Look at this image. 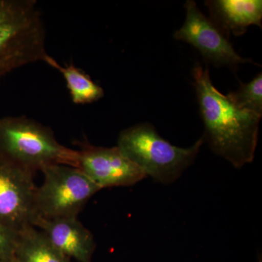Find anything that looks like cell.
I'll use <instances>...</instances> for the list:
<instances>
[{
  "instance_id": "cell-6",
  "label": "cell",
  "mask_w": 262,
  "mask_h": 262,
  "mask_svg": "<svg viewBox=\"0 0 262 262\" xmlns=\"http://www.w3.org/2000/svg\"><path fill=\"white\" fill-rule=\"evenodd\" d=\"M184 8L187 18L182 28L175 32V39L190 44L207 61L215 67L226 66L236 69L241 63L249 62L239 56L229 38L202 13L195 2L188 0Z\"/></svg>"
},
{
  "instance_id": "cell-14",
  "label": "cell",
  "mask_w": 262,
  "mask_h": 262,
  "mask_svg": "<svg viewBox=\"0 0 262 262\" xmlns=\"http://www.w3.org/2000/svg\"><path fill=\"white\" fill-rule=\"evenodd\" d=\"M18 230L0 224V261H11L14 258Z\"/></svg>"
},
{
  "instance_id": "cell-8",
  "label": "cell",
  "mask_w": 262,
  "mask_h": 262,
  "mask_svg": "<svg viewBox=\"0 0 262 262\" xmlns=\"http://www.w3.org/2000/svg\"><path fill=\"white\" fill-rule=\"evenodd\" d=\"M34 173L0 160V224L20 230L35 219Z\"/></svg>"
},
{
  "instance_id": "cell-12",
  "label": "cell",
  "mask_w": 262,
  "mask_h": 262,
  "mask_svg": "<svg viewBox=\"0 0 262 262\" xmlns=\"http://www.w3.org/2000/svg\"><path fill=\"white\" fill-rule=\"evenodd\" d=\"M45 63L58 71L63 76L72 102L75 104H89L98 101L104 96L102 88L73 63L62 66L49 55Z\"/></svg>"
},
{
  "instance_id": "cell-15",
  "label": "cell",
  "mask_w": 262,
  "mask_h": 262,
  "mask_svg": "<svg viewBox=\"0 0 262 262\" xmlns=\"http://www.w3.org/2000/svg\"><path fill=\"white\" fill-rule=\"evenodd\" d=\"M11 262H20V261H19L17 259V258H15L14 256V258H13V259H12Z\"/></svg>"
},
{
  "instance_id": "cell-9",
  "label": "cell",
  "mask_w": 262,
  "mask_h": 262,
  "mask_svg": "<svg viewBox=\"0 0 262 262\" xmlns=\"http://www.w3.org/2000/svg\"><path fill=\"white\" fill-rule=\"evenodd\" d=\"M32 226L38 227L67 258H75L79 262H91L96 248L94 237L77 217L54 220L36 217Z\"/></svg>"
},
{
  "instance_id": "cell-13",
  "label": "cell",
  "mask_w": 262,
  "mask_h": 262,
  "mask_svg": "<svg viewBox=\"0 0 262 262\" xmlns=\"http://www.w3.org/2000/svg\"><path fill=\"white\" fill-rule=\"evenodd\" d=\"M236 107L262 116V74H258L248 83H241L238 89L227 95Z\"/></svg>"
},
{
  "instance_id": "cell-4",
  "label": "cell",
  "mask_w": 262,
  "mask_h": 262,
  "mask_svg": "<svg viewBox=\"0 0 262 262\" xmlns=\"http://www.w3.org/2000/svg\"><path fill=\"white\" fill-rule=\"evenodd\" d=\"M204 141L202 137L190 147H178L161 137L151 124L141 123L122 130L117 146L146 177L168 185L192 165Z\"/></svg>"
},
{
  "instance_id": "cell-5",
  "label": "cell",
  "mask_w": 262,
  "mask_h": 262,
  "mask_svg": "<svg viewBox=\"0 0 262 262\" xmlns=\"http://www.w3.org/2000/svg\"><path fill=\"white\" fill-rule=\"evenodd\" d=\"M42 171L44 182L34 196L35 218L77 217L88 201L101 190L77 167L53 165Z\"/></svg>"
},
{
  "instance_id": "cell-2",
  "label": "cell",
  "mask_w": 262,
  "mask_h": 262,
  "mask_svg": "<svg viewBox=\"0 0 262 262\" xmlns=\"http://www.w3.org/2000/svg\"><path fill=\"white\" fill-rule=\"evenodd\" d=\"M0 160L34 173L53 165L77 167L78 151L57 141L54 133L26 116L0 118Z\"/></svg>"
},
{
  "instance_id": "cell-16",
  "label": "cell",
  "mask_w": 262,
  "mask_h": 262,
  "mask_svg": "<svg viewBox=\"0 0 262 262\" xmlns=\"http://www.w3.org/2000/svg\"><path fill=\"white\" fill-rule=\"evenodd\" d=\"M0 262H11V261H0Z\"/></svg>"
},
{
  "instance_id": "cell-10",
  "label": "cell",
  "mask_w": 262,
  "mask_h": 262,
  "mask_svg": "<svg viewBox=\"0 0 262 262\" xmlns=\"http://www.w3.org/2000/svg\"><path fill=\"white\" fill-rule=\"evenodd\" d=\"M210 19L224 34L241 36L251 25L261 27V0H211L206 1Z\"/></svg>"
},
{
  "instance_id": "cell-1",
  "label": "cell",
  "mask_w": 262,
  "mask_h": 262,
  "mask_svg": "<svg viewBox=\"0 0 262 262\" xmlns=\"http://www.w3.org/2000/svg\"><path fill=\"white\" fill-rule=\"evenodd\" d=\"M192 75L206 127L204 139L215 154L234 168L251 163L257 146L261 117L236 107L212 83L208 67L196 63Z\"/></svg>"
},
{
  "instance_id": "cell-3",
  "label": "cell",
  "mask_w": 262,
  "mask_h": 262,
  "mask_svg": "<svg viewBox=\"0 0 262 262\" xmlns=\"http://www.w3.org/2000/svg\"><path fill=\"white\" fill-rule=\"evenodd\" d=\"M46 29L35 0H0V80L46 61Z\"/></svg>"
},
{
  "instance_id": "cell-11",
  "label": "cell",
  "mask_w": 262,
  "mask_h": 262,
  "mask_svg": "<svg viewBox=\"0 0 262 262\" xmlns=\"http://www.w3.org/2000/svg\"><path fill=\"white\" fill-rule=\"evenodd\" d=\"M15 257L20 262H70L34 226L18 231Z\"/></svg>"
},
{
  "instance_id": "cell-7",
  "label": "cell",
  "mask_w": 262,
  "mask_h": 262,
  "mask_svg": "<svg viewBox=\"0 0 262 262\" xmlns=\"http://www.w3.org/2000/svg\"><path fill=\"white\" fill-rule=\"evenodd\" d=\"M80 147L77 150V168L101 190L104 188L134 185L146 177L118 146L103 147L84 142Z\"/></svg>"
}]
</instances>
